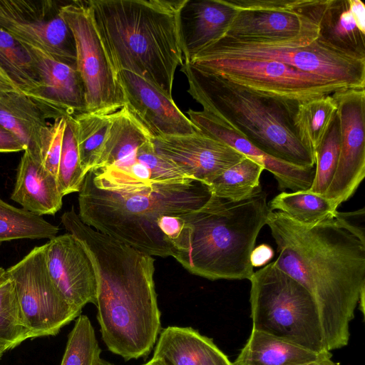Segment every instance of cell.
Listing matches in <instances>:
<instances>
[{
    "mask_svg": "<svg viewBox=\"0 0 365 365\" xmlns=\"http://www.w3.org/2000/svg\"><path fill=\"white\" fill-rule=\"evenodd\" d=\"M218 58L275 61L346 88H365V59L333 48L319 38L303 46L244 41L224 36L202 50L191 61Z\"/></svg>",
    "mask_w": 365,
    "mask_h": 365,
    "instance_id": "cell-8",
    "label": "cell"
},
{
    "mask_svg": "<svg viewBox=\"0 0 365 365\" xmlns=\"http://www.w3.org/2000/svg\"><path fill=\"white\" fill-rule=\"evenodd\" d=\"M31 339L29 331L19 322L0 316V345L11 349Z\"/></svg>",
    "mask_w": 365,
    "mask_h": 365,
    "instance_id": "cell-37",
    "label": "cell"
},
{
    "mask_svg": "<svg viewBox=\"0 0 365 365\" xmlns=\"http://www.w3.org/2000/svg\"><path fill=\"white\" fill-rule=\"evenodd\" d=\"M153 357L161 358L169 365H232L212 339L191 327L163 329Z\"/></svg>",
    "mask_w": 365,
    "mask_h": 365,
    "instance_id": "cell-22",
    "label": "cell"
},
{
    "mask_svg": "<svg viewBox=\"0 0 365 365\" xmlns=\"http://www.w3.org/2000/svg\"><path fill=\"white\" fill-rule=\"evenodd\" d=\"M63 4L53 0H0V29L76 68L73 35L61 15Z\"/></svg>",
    "mask_w": 365,
    "mask_h": 365,
    "instance_id": "cell-13",
    "label": "cell"
},
{
    "mask_svg": "<svg viewBox=\"0 0 365 365\" xmlns=\"http://www.w3.org/2000/svg\"><path fill=\"white\" fill-rule=\"evenodd\" d=\"M274 250L267 244H261L253 249L250 259L253 267L264 266L274 257Z\"/></svg>",
    "mask_w": 365,
    "mask_h": 365,
    "instance_id": "cell-39",
    "label": "cell"
},
{
    "mask_svg": "<svg viewBox=\"0 0 365 365\" xmlns=\"http://www.w3.org/2000/svg\"><path fill=\"white\" fill-rule=\"evenodd\" d=\"M227 1L236 9L237 14L225 37L304 46L319 38V22L327 0Z\"/></svg>",
    "mask_w": 365,
    "mask_h": 365,
    "instance_id": "cell-9",
    "label": "cell"
},
{
    "mask_svg": "<svg viewBox=\"0 0 365 365\" xmlns=\"http://www.w3.org/2000/svg\"><path fill=\"white\" fill-rule=\"evenodd\" d=\"M85 176L80 160L75 120L73 116H68L57 173V182L63 196L78 192Z\"/></svg>",
    "mask_w": 365,
    "mask_h": 365,
    "instance_id": "cell-34",
    "label": "cell"
},
{
    "mask_svg": "<svg viewBox=\"0 0 365 365\" xmlns=\"http://www.w3.org/2000/svg\"><path fill=\"white\" fill-rule=\"evenodd\" d=\"M267 225L277 245L275 266L302 284L317 304L327 349L346 346L349 324L365 289V243L335 215L305 225L270 210Z\"/></svg>",
    "mask_w": 365,
    "mask_h": 365,
    "instance_id": "cell-1",
    "label": "cell"
},
{
    "mask_svg": "<svg viewBox=\"0 0 365 365\" xmlns=\"http://www.w3.org/2000/svg\"><path fill=\"white\" fill-rule=\"evenodd\" d=\"M150 140L143 126L123 107L112 114L108 137L92 170H100L116 163Z\"/></svg>",
    "mask_w": 365,
    "mask_h": 365,
    "instance_id": "cell-27",
    "label": "cell"
},
{
    "mask_svg": "<svg viewBox=\"0 0 365 365\" xmlns=\"http://www.w3.org/2000/svg\"><path fill=\"white\" fill-rule=\"evenodd\" d=\"M349 9L359 29L365 33V5L360 0H348Z\"/></svg>",
    "mask_w": 365,
    "mask_h": 365,
    "instance_id": "cell-41",
    "label": "cell"
},
{
    "mask_svg": "<svg viewBox=\"0 0 365 365\" xmlns=\"http://www.w3.org/2000/svg\"><path fill=\"white\" fill-rule=\"evenodd\" d=\"M61 15L76 44V70L85 89L86 112L108 115L125 105L117 79L93 22L87 1L63 2Z\"/></svg>",
    "mask_w": 365,
    "mask_h": 365,
    "instance_id": "cell-11",
    "label": "cell"
},
{
    "mask_svg": "<svg viewBox=\"0 0 365 365\" xmlns=\"http://www.w3.org/2000/svg\"><path fill=\"white\" fill-rule=\"evenodd\" d=\"M264 167L245 157L225 170L208 185L211 194L230 201H241L249 198L262 189L260 175Z\"/></svg>",
    "mask_w": 365,
    "mask_h": 365,
    "instance_id": "cell-31",
    "label": "cell"
},
{
    "mask_svg": "<svg viewBox=\"0 0 365 365\" xmlns=\"http://www.w3.org/2000/svg\"><path fill=\"white\" fill-rule=\"evenodd\" d=\"M152 140L159 155L175 165L187 177L207 185L246 157L200 130L192 135Z\"/></svg>",
    "mask_w": 365,
    "mask_h": 365,
    "instance_id": "cell-16",
    "label": "cell"
},
{
    "mask_svg": "<svg viewBox=\"0 0 365 365\" xmlns=\"http://www.w3.org/2000/svg\"><path fill=\"white\" fill-rule=\"evenodd\" d=\"M24 150L25 148L19 140L0 126V153H16Z\"/></svg>",
    "mask_w": 365,
    "mask_h": 365,
    "instance_id": "cell-40",
    "label": "cell"
},
{
    "mask_svg": "<svg viewBox=\"0 0 365 365\" xmlns=\"http://www.w3.org/2000/svg\"><path fill=\"white\" fill-rule=\"evenodd\" d=\"M9 277L6 274V271L3 267H0V287L4 284L7 280Z\"/></svg>",
    "mask_w": 365,
    "mask_h": 365,
    "instance_id": "cell-46",
    "label": "cell"
},
{
    "mask_svg": "<svg viewBox=\"0 0 365 365\" xmlns=\"http://www.w3.org/2000/svg\"><path fill=\"white\" fill-rule=\"evenodd\" d=\"M46 247V243L34 247L6 269L14 285L21 323L31 339L56 335L81 313L66 301L51 278Z\"/></svg>",
    "mask_w": 365,
    "mask_h": 365,
    "instance_id": "cell-10",
    "label": "cell"
},
{
    "mask_svg": "<svg viewBox=\"0 0 365 365\" xmlns=\"http://www.w3.org/2000/svg\"><path fill=\"white\" fill-rule=\"evenodd\" d=\"M0 316L22 324L14 285L9 279L0 287Z\"/></svg>",
    "mask_w": 365,
    "mask_h": 365,
    "instance_id": "cell-38",
    "label": "cell"
},
{
    "mask_svg": "<svg viewBox=\"0 0 365 365\" xmlns=\"http://www.w3.org/2000/svg\"><path fill=\"white\" fill-rule=\"evenodd\" d=\"M262 189L230 201L211 194L187 218V237L174 258L189 272L210 280L250 279L251 254L270 209Z\"/></svg>",
    "mask_w": 365,
    "mask_h": 365,
    "instance_id": "cell-6",
    "label": "cell"
},
{
    "mask_svg": "<svg viewBox=\"0 0 365 365\" xmlns=\"http://www.w3.org/2000/svg\"><path fill=\"white\" fill-rule=\"evenodd\" d=\"M252 329L316 353L326 348L317 304L297 281L268 263L250 278Z\"/></svg>",
    "mask_w": 365,
    "mask_h": 365,
    "instance_id": "cell-7",
    "label": "cell"
},
{
    "mask_svg": "<svg viewBox=\"0 0 365 365\" xmlns=\"http://www.w3.org/2000/svg\"><path fill=\"white\" fill-rule=\"evenodd\" d=\"M0 67L19 91L36 103L41 81L28 47L0 29Z\"/></svg>",
    "mask_w": 365,
    "mask_h": 365,
    "instance_id": "cell-26",
    "label": "cell"
},
{
    "mask_svg": "<svg viewBox=\"0 0 365 365\" xmlns=\"http://www.w3.org/2000/svg\"><path fill=\"white\" fill-rule=\"evenodd\" d=\"M61 220L94 265L97 318L108 350L125 360L147 356L160 330L154 258L86 225L73 207Z\"/></svg>",
    "mask_w": 365,
    "mask_h": 365,
    "instance_id": "cell-2",
    "label": "cell"
},
{
    "mask_svg": "<svg viewBox=\"0 0 365 365\" xmlns=\"http://www.w3.org/2000/svg\"><path fill=\"white\" fill-rule=\"evenodd\" d=\"M26 46L35 60L41 81L35 103L47 119L86 112L84 86L76 68L38 48Z\"/></svg>",
    "mask_w": 365,
    "mask_h": 365,
    "instance_id": "cell-18",
    "label": "cell"
},
{
    "mask_svg": "<svg viewBox=\"0 0 365 365\" xmlns=\"http://www.w3.org/2000/svg\"><path fill=\"white\" fill-rule=\"evenodd\" d=\"M364 295H365V289H364L360 294L358 304L359 305V309L361 311L362 314L364 313Z\"/></svg>",
    "mask_w": 365,
    "mask_h": 365,
    "instance_id": "cell-45",
    "label": "cell"
},
{
    "mask_svg": "<svg viewBox=\"0 0 365 365\" xmlns=\"http://www.w3.org/2000/svg\"><path fill=\"white\" fill-rule=\"evenodd\" d=\"M47 120L41 109L20 92H9L0 97V126L14 135L25 150L39 158L41 136L49 123Z\"/></svg>",
    "mask_w": 365,
    "mask_h": 365,
    "instance_id": "cell-23",
    "label": "cell"
},
{
    "mask_svg": "<svg viewBox=\"0 0 365 365\" xmlns=\"http://www.w3.org/2000/svg\"><path fill=\"white\" fill-rule=\"evenodd\" d=\"M143 365H169L163 359L153 357L150 361Z\"/></svg>",
    "mask_w": 365,
    "mask_h": 365,
    "instance_id": "cell-44",
    "label": "cell"
},
{
    "mask_svg": "<svg viewBox=\"0 0 365 365\" xmlns=\"http://www.w3.org/2000/svg\"><path fill=\"white\" fill-rule=\"evenodd\" d=\"M59 227L23 208H19L0 197V244L15 240L51 239Z\"/></svg>",
    "mask_w": 365,
    "mask_h": 365,
    "instance_id": "cell-30",
    "label": "cell"
},
{
    "mask_svg": "<svg viewBox=\"0 0 365 365\" xmlns=\"http://www.w3.org/2000/svg\"><path fill=\"white\" fill-rule=\"evenodd\" d=\"M101 351L90 319L86 315L80 314L68 336L60 365H96Z\"/></svg>",
    "mask_w": 365,
    "mask_h": 365,
    "instance_id": "cell-35",
    "label": "cell"
},
{
    "mask_svg": "<svg viewBox=\"0 0 365 365\" xmlns=\"http://www.w3.org/2000/svg\"><path fill=\"white\" fill-rule=\"evenodd\" d=\"M325 358L319 354L267 333L252 329L232 365H300Z\"/></svg>",
    "mask_w": 365,
    "mask_h": 365,
    "instance_id": "cell-24",
    "label": "cell"
},
{
    "mask_svg": "<svg viewBox=\"0 0 365 365\" xmlns=\"http://www.w3.org/2000/svg\"><path fill=\"white\" fill-rule=\"evenodd\" d=\"M57 178L38 157L24 151L19 163L11 199L36 215H54L63 205Z\"/></svg>",
    "mask_w": 365,
    "mask_h": 365,
    "instance_id": "cell-21",
    "label": "cell"
},
{
    "mask_svg": "<svg viewBox=\"0 0 365 365\" xmlns=\"http://www.w3.org/2000/svg\"><path fill=\"white\" fill-rule=\"evenodd\" d=\"M186 1H87L115 74L134 73L173 98L175 73L184 62L180 16Z\"/></svg>",
    "mask_w": 365,
    "mask_h": 365,
    "instance_id": "cell-4",
    "label": "cell"
},
{
    "mask_svg": "<svg viewBox=\"0 0 365 365\" xmlns=\"http://www.w3.org/2000/svg\"><path fill=\"white\" fill-rule=\"evenodd\" d=\"M186 113L200 131L226 143L262 165L264 170L273 175L280 189L295 192L310 188L314 175V168L294 165L264 153L227 125L203 110L189 109Z\"/></svg>",
    "mask_w": 365,
    "mask_h": 365,
    "instance_id": "cell-19",
    "label": "cell"
},
{
    "mask_svg": "<svg viewBox=\"0 0 365 365\" xmlns=\"http://www.w3.org/2000/svg\"><path fill=\"white\" fill-rule=\"evenodd\" d=\"M336 112V104L331 94L298 105L294 126L300 140L313 153L326 135Z\"/></svg>",
    "mask_w": 365,
    "mask_h": 365,
    "instance_id": "cell-29",
    "label": "cell"
},
{
    "mask_svg": "<svg viewBox=\"0 0 365 365\" xmlns=\"http://www.w3.org/2000/svg\"><path fill=\"white\" fill-rule=\"evenodd\" d=\"M9 350H11V349L8 346L0 345V359L2 357L4 354Z\"/></svg>",
    "mask_w": 365,
    "mask_h": 365,
    "instance_id": "cell-47",
    "label": "cell"
},
{
    "mask_svg": "<svg viewBox=\"0 0 365 365\" xmlns=\"http://www.w3.org/2000/svg\"><path fill=\"white\" fill-rule=\"evenodd\" d=\"M331 95L339 122L340 153L333 179L322 196L339 207L365 177V88H345Z\"/></svg>",
    "mask_w": 365,
    "mask_h": 365,
    "instance_id": "cell-14",
    "label": "cell"
},
{
    "mask_svg": "<svg viewBox=\"0 0 365 365\" xmlns=\"http://www.w3.org/2000/svg\"><path fill=\"white\" fill-rule=\"evenodd\" d=\"M319 27L322 41L339 51L365 59V33L359 29L348 0H327Z\"/></svg>",
    "mask_w": 365,
    "mask_h": 365,
    "instance_id": "cell-25",
    "label": "cell"
},
{
    "mask_svg": "<svg viewBox=\"0 0 365 365\" xmlns=\"http://www.w3.org/2000/svg\"><path fill=\"white\" fill-rule=\"evenodd\" d=\"M112 114L85 112L73 116L81 164L85 175L93 169L99 158L108 135Z\"/></svg>",
    "mask_w": 365,
    "mask_h": 365,
    "instance_id": "cell-32",
    "label": "cell"
},
{
    "mask_svg": "<svg viewBox=\"0 0 365 365\" xmlns=\"http://www.w3.org/2000/svg\"><path fill=\"white\" fill-rule=\"evenodd\" d=\"M211 196L199 181L122 191L95 184L86 174L78 216L96 230L150 256L174 257L187 235L188 215Z\"/></svg>",
    "mask_w": 365,
    "mask_h": 365,
    "instance_id": "cell-3",
    "label": "cell"
},
{
    "mask_svg": "<svg viewBox=\"0 0 365 365\" xmlns=\"http://www.w3.org/2000/svg\"><path fill=\"white\" fill-rule=\"evenodd\" d=\"M268 205L271 210L279 211L305 225H315L334 217L338 208L332 200L308 190L282 192Z\"/></svg>",
    "mask_w": 365,
    "mask_h": 365,
    "instance_id": "cell-28",
    "label": "cell"
},
{
    "mask_svg": "<svg viewBox=\"0 0 365 365\" xmlns=\"http://www.w3.org/2000/svg\"><path fill=\"white\" fill-rule=\"evenodd\" d=\"M96 365H114V364L100 358L99 360L98 361Z\"/></svg>",
    "mask_w": 365,
    "mask_h": 365,
    "instance_id": "cell-48",
    "label": "cell"
},
{
    "mask_svg": "<svg viewBox=\"0 0 365 365\" xmlns=\"http://www.w3.org/2000/svg\"><path fill=\"white\" fill-rule=\"evenodd\" d=\"M236 14L227 0H187L180 16L184 62L223 37Z\"/></svg>",
    "mask_w": 365,
    "mask_h": 365,
    "instance_id": "cell-20",
    "label": "cell"
},
{
    "mask_svg": "<svg viewBox=\"0 0 365 365\" xmlns=\"http://www.w3.org/2000/svg\"><path fill=\"white\" fill-rule=\"evenodd\" d=\"M12 91L20 92L15 84L0 67V97L6 93Z\"/></svg>",
    "mask_w": 365,
    "mask_h": 365,
    "instance_id": "cell-42",
    "label": "cell"
},
{
    "mask_svg": "<svg viewBox=\"0 0 365 365\" xmlns=\"http://www.w3.org/2000/svg\"><path fill=\"white\" fill-rule=\"evenodd\" d=\"M66 117L58 118L49 123L42 131L39 150L44 167L57 178Z\"/></svg>",
    "mask_w": 365,
    "mask_h": 365,
    "instance_id": "cell-36",
    "label": "cell"
},
{
    "mask_svg": "<svg viewBox=\"0 0 365 365\" xmlns=\"http://www.w3.org/2000/svg\"><path fill=\"white\" fill-rule=\"evenodd\" d=\"M190 63L253 91L299 103L346 88L275 61L218 58Z\"/></svg>",
    "mask_w": 365,
    "mask_h": 365,
    "instance_id": "cell-12",
    "label": "cell"
},
{
    "mask_svg": "<svg viewBox=\"0 0 365 365\" xmlns=\"http://www.w3.org/2000/svg\"><path fill=\"white\" fill-rule=\"evenodd\" d=\"M46 245L48 273L66 301L80 310L88 303L96 304V272L81 240L67 232L49 239Z\"/></svg>",
    "mask_w": 365,
    "mask_h": 365,
    "instance_id": "cell-17",
    "label": "cell"
},
{
    "mask_svg": "<svg viewBox=\"0 0 365 365\" xmlns=\"http://www.w3.org/2000/svg\"><path fill=\"white\" fill-rule=\"evenodd\" d=\"M125 98L123 107L153 139L195 134L199 130L173 99L145 78L128 71L116 73Z\"/></svg>",
    "mask_w": 365,
    "mask_h": 365,
    "instance_id": "cell-15",
    "label": "cell"
},
{
    "mask_svg": "<svg viewBox=\"0 0 365 365\" xmlns=\"http://www.w3.org/2000/svg\"><path fill=\"white\" fill-rule=\"evenodd\" d=\"M300 365H336L334 362H333L331 358H325L322 359H319L317 361L300 364Z\"/></svg>",
    "mask_w": 365,
    "mask_h": 365,
    "instance_id": "cell-43",
    "label": "cell"
},
{
    "mask_svg": "<svg viewBox=\"0 0 365 365\" xmlns=\"http://www.w3.org/2000/svg\"><path fill=\"white\" fill-rule=\"evenodd\" d=\"M187 93L211 114L264 153L303 168H314V153L294 123L299 102L262 93L184 62Z\"/></svg>",
    "mask_w": 365,
    "mask_h": 365,
    "instance_id": "cell-5",
    "label": "cell"
},
{
    "mask_svg": "<svg viewBox=\"0 0 365 365\" xmlns=\"http://www.w3.org/2000/svg\"><path fill=\"white\" fill-rule=\"evenodd\" d=\"M340 153L339 122L336 112L321 143L314 150L315 165L309 192L323 195L336 170Z\"/></svg>",
    "mask_w": 365,
    "mask_h": 365,
    "instance_id": "cell-33",
    "label": "cell"
}]
</instances>
